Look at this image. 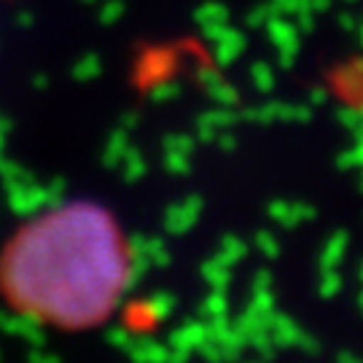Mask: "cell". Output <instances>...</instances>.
I'll return each instance as SVG.
<instances>
[{
  "label": "cell",
  "instance_id": "cell-1",
  "mask_svg": "<svg viewBox=\"0 0 363 363\" xmlns=\"http://www.w3.org/2000/svg\"><path fill=\"white\" fill-rule=\"evenodd\" d=\"M0 280L27 318L86 328L105 320L124 294L130 253L105 210L67 205L16 234L0 261Z\"/></svg>",
  "mask_w": 363,
  "mask_h": 363
}]
</instances>
